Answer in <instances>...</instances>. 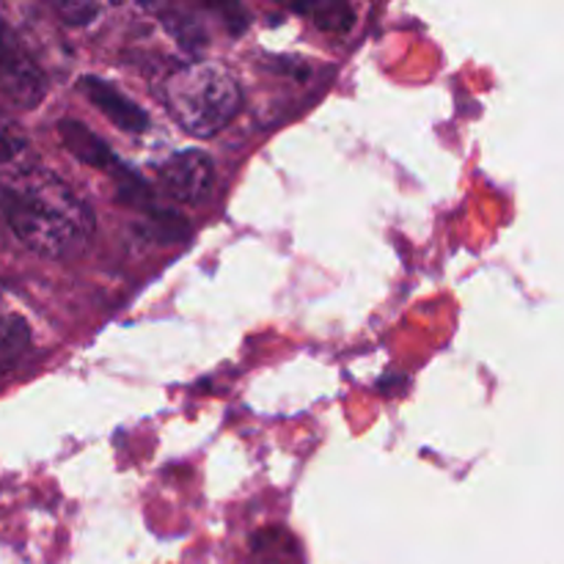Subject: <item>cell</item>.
<instances>
[{"mask_svg": "<svg viewBox=\"0 0 564 564\" xmlns=\"http://www.w3.org/2000/svg\"><path fill=\"white\" fill-rule=\"evenodd\" d=\"M97 11L99 6L91 3H58V14L64 17V22H69V25H86Z\"/></svg>", "mask_w": 564, "mask_h": 564, "instance_id": "cell-8", "label": "cell"}, {"mask_svg": "<svg viewBox=\"0 0 564 564\" xmlns=\"http://www.w3.org/2000/svg\"><path fill=\"white\" fill-rule=\"evenodd\" d=\"M292 11H297V14L312 17L314 25L323 28V31H330V33H345L347 28L352 25V17H356V11H352L347 3L295 6V9H292Z\"/></svg>", "mask_w": 564, "mask_h": 564, "instance_id": "cell-7", "label": "cell"}, {"mask_svg": "<svg viewBox=\"0 0 564 564\" xmlns=\"http://www.w3.org/2000/svg\"><path fill=\"white\" fill-rule=\"evenodd\" d=\"M158 180L165 196L174 202L202 204L207 202L215 187V165L209 154L198 152V149H185L160 165Z\"/></svg>", "mask_w": 564, "mask_h": 564, "instance_id": "cell-4", "label": "cell"}, {"mask_svg": "<svg viewBox=\"0 0 564 564\" xmlns=\"http://www.w3.org/2000/svg\"><path fill=\"white\" fill-rule=\"evenodd\" d=\"M77 88H80L83 97H86L88 102H91L94 108L110 121V124L119 127V130L143 132L149 127L147 110H143L141 105L132 102L130 97H124L119 88L110 86V83L102 80V77H94V75L80 77V80H77Z\"/></svg>", "mask_w": 564, "mask_h": 564, "instance_id": "cell-6", "label": "cell"}, {"mask_svg": "<svg viewBox=\"0 0 564 564\" xmlns=\"http://www.w3.org/2000/svg\"><path fill=\"white\" fill-rule=\"evenodd\" d=\"M58 138H61V143H64V147L69 149V152L75 154L83 165L113 176L116 185L119 187L127 185V182L135 176L124 163H119V158H116L113 149H110L108 143H105L102 138L91 130V127L83 124V121H75V119L58 121Z\"/></svg>", "mask_w": 564, "mask_h": 564, "instance_id": "cell-5", "label": "cell"}, {"mask_svg": "<svg viewBox=\"0 0 564 564\" xmlns=\"http://www.w3.org/2000/svg\"><path fill=\"white\" fill-rule=\"evenodd\" d=\"M165 105L185 132L213 138L224 132L242 110V88L226 69L191 64L165 80Z\"/></svg>", "mask_w": 564, "mask_h": 564, "instance_id": "cell-2", "label": "cell"}, {"mask_svg": "<svg viewBox=\"0 0 564 564\" xmlns=\"http://www.w3.org/2000/svg\"><path fill=\"white\" fill-rule=\"evenodd\" d=\"M0 91L20 108H36L47 94V77L25 44L0 17Z\"/></svg>", "mask_w": 564, "mask_h": 564, "instance_id": "cell-3", "label": "cell"}, {"mask_svg": "<svg viewBox=\"0 0 564 564\" xmlns=\"http://www.w3.org/2000/svg\"><path fill=\"white\" fill-rule=\"evenodd\" d=\"M0 215L28 251L50 259L80 253L94 231L88 204L55 176L20 174L0 182Z\"/></svg>", "mask_w": 564, "mask_h": 564, "instance_id": "cell-1", "label": "cell"}]
</instances>
